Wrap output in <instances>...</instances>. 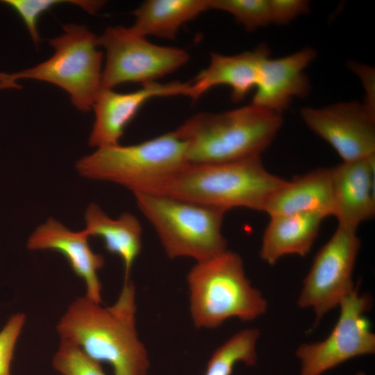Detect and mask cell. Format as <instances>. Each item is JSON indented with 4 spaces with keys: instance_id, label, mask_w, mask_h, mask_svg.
I'll list each match as a JSON object with an SVG mask.
<instances>
[{
    "instance_id": "cell-1",
    "label": "cell",
    "mask_w": 375,
    "mask_h": 375,
    "mask_svg": "<svg viewBox=\"0 0 375 375\" xmlns=\"http://www.w3.org/2000/svg\"><path fill=\"white\" fill-rule=\"evenodd\" d=\"M136 312L135 287L130 279L112 306H102L85 296L75 299L56 330L60 339L97 362L109 364L114 375H147L150 362L136 330Z\"/></svg>"
},
{
    "instance_id": "cell-2",
    "label": "cell",
    "mask_w": 375,
    "mask_h": 375,
    "mask_svg": "<svg viewBox=\"0 0 375 375\" xmlns=\"http://www.w3.org/2000/svg\"><path fill=\"white\" fill-rule=\"evenodd\" d=\"M282 124L281 114L251 103L196 114L174 131L187 144L189 163H222L261 156Z\"/></svg>"
},
{
    "instance_id": "cell-3",
    "label": "cell",
    "mask_w": 375,
    "mask_h": 375,
    "mask_svg": "<svg viewBox=\"0 0 375 375\" xmlns=\"http://www.w3.org/2000/svg\"><path fill=\"white\" fill-rule=\"evenodd\" d=\"M288 181L269 172L260 156L222 162L188 164L160 194L228 211L246 208L262 211Z\"/></svg>"
},
{
    "instance_id": "cell-4",
    "label": "cell",
    "mask_w": 375,
    "mask_h": 375,
    "mask_svg": "<svg viewBox=\"0 0 375 375\" xmlns=\"http://www.w3.org/2000/svg\"><path fill=\"white\" fill-rule=\"evenodd\" d=\"M187 144L174 131L132 145L97 148L79 159L76 169L85 178L113 183L135 194H160L189 164Z\"/></svg>"
},
{
    "instance_id": "cell-5",
    "label": "cell",
    "mask_w": 375,
    "mask_h": 375,
    "mask_svg": "<svg viewBox=\"0 0 375 375\" xmlns=\"http://www.w3.org/2000/svg\"><path fill=\"white\" fill-rule=\"evenodd\" d=\"M190 312L197 328H215L227 319L251 322L267 301L247 278L241 256L231 250L197 262L187 275Z\"/></svg>"
},
{
    "instance_id": "cell-6",
    "label": "cell",
    "mask_w": 375,
    "mask_h": 375,
    "mask_svg": "<svg viewBox=\"0 0 375 375\" xmlns=\"http://www.w3.org/2000/svg\"><path fill=\"white\" fill-rule=\"evenodd\" d=\"M134 196L170 259L186 257L197 262L228 249L222 231L226 211L165 194Z\"/></svg>"
},
{
    "instance_id": "cell-7",
    "label": "cell",
    "mask_w": 375,
    "mask_h": 375,
    "mask_svg": "<svg viewBox=\"0 0 375 375\" xmlns=\"http://www.w3.org/2000/svg\"><path fill=\"white\" fill-rule=\"evenodd\" d=\"M63 30L60 35L48 40L54 49L49 59L18 72H0V90L19 88L18 79L45 81L67 92L78 110H90L101 88L103 53L97 36L84 25L69 24Z\"/></svg>"
},
{
    "instance_id": "cell-8",
    "label": "cell",
    "mask_w": 375,
    "mask_h": 375,
    "mask_svg": "<svg viewBox=\"0 0 375 375\" xmlns=\"http://www.w3.org/2000/svg\"><path fill=\"white\" fill-rule=\"evenodd\" d=\"M106 52L101 88L113 89L124 83L142 85L171 74L190 59L181 48L153 44L122 26H108L97 36Z\"/></svg>"
},
{
    "instance_id": "cell-9",
    "label": "cell",
    "mask_w": 375,
    "mask_h": 375,
    "mask_svg": "<svg viewBox=\"0 0 375 375\" xmlns=\"http://www.w3.org/2000/svg\"><path fill=\"white\" fill-rule=\"evenodd\" d=\"M360 284L338 305L339 317L328 337L296 349L299 375H322L349 360L375 353V334L365 318L373 299L360 292Z\"/></svg>"
},
{
    "instance_id": "cell-10",
    "label": "cell",
    "mask_w": 375,
    "mask_h": 375,
    "mask_svg": "<svg viewBox=\"0 0 375 375\" xmlns=\"http://www.w3.org/2000/svg\"><path fill=\"white\" fill-rule=\"evenodd\" d=\"M360 247L357 230L338 225L315 255L297 299L299 308L313 311L315 324L356 288L353 273Z\"/></svg>"
},
{
    "instance_id": "cell-11",
    "label": "cell",
    "mask_w": 375,
    "mask_h": 375,
    "mask_svg": "<svg viewBox=\"0 0 375 375\" xmlns=\"http://www.w3.org/2000/svg\"><path fill=\"white\" fill-rule=\"evenodd\" d=\"M306 125L326 141L343 161L375 156V111L356 101L340 102L320 108H304Z\"/></svg>"
},
{
    "instance_id": "cell-12",
    "label": "cell",
    "mask_w": 375,
    "mask_h": 375,
    "mask_svg": "<svg viewBox=\"0 0 375 375\" xmlns=\"http://www.w3.org/2000/svg\"><path fill=\"white\" fill-rule=\"evenodd\" d=\"M172 96H185L192 99V82L153 81L125 93L101 88L92 106L95 119L88 144L97 149L119 144L126 126L144 103L154 97Z\"/></svg>"
},
{
    "instance_id": "cell-13",
    "label": "cell",
    "mask_w": 375,
    "mask_h": 375,
    "mask_svg": "<svg viewBox=\"0 0 375 375\" xmlns=\"http://www.w3.org/2000/svg\"><path fill=\"white\" fill-rule=\"evenodd\" d=\"M88 240L83 230L72 231L50 217L31 234L26 247L31 251L51 250L62 254L74 274L84 281L85 296L101 303L102 285L98 272L104 266L105 260L92 250Z\"/></svg>"
},
{
    "instance_id": "cell-14",
    "label": "cell",
    "mask_w": 375,
    "mask_h": 375,
    "mask_svg": "<svg viewBox=\"0 0 375 375\" xmlns=\"http://www.w3.org/2000/svg\"><path fill=\"white\" fill-rule=\"evenodd\" d=\"M316 51L305 47L288 56L263 60L251 103L281 114L294 97H306L310 89L306 68Z\"/></svg>"
},
{
    "instance_id": "cell-15",
    "label": "cell",
    "mask_w": 375,
    "mask_h": 375,
    "mask_svg": "<svg viewBox=\"0 0 375 375\" xmlns=\"http://www.w3.org/2000/svg\"><path fill=\"white\" fill-rule=\"evenodd\" d=\"M332 168L333 215L338 226L357 230L375 215V156Z\"/></svg>"
},
{
    "instance_id": "cell-16",
    "label": "cell",
    "mask_w": 375,
    "mask_h": 375,
    "mask_svg": "<svg viewBox=\"0 0 375 375\" xmlns=\"http://www.w3.org/2000/svg\"><path fill=\"white\" fill-rule=\"evenodd\" d=\"M210 55L208 66L192 81V100L215 86L226 85L231 89L232 101L238 103L256 88L262 63L270 51L266 44H261L251 51L233 56L217 53Z\"/></svg>"
},
{
    "instance_id": "cell-17",
    "label": "cell",
    "mask_w": 375,
    "mask_h": 375,
    "mask_svg": "<svg viewBox=\"0 0 375 375\" xmlns=\"http://www.w3.org/2000/svg\"><path fill=\"white\" fill-rule=\"evenodd\" d=\"M334 192L332 168H318L288 181L267 202L269 216L315 213L333 216Z\"/></svg>"
},
{
    "instance_id": "cell-18",
    "label": "cell",
    "mask_w": 375,
    "mask_h": 375,
    "mask_svg": "<svg viewBox=\"0 0 375 375\" xmlns=\"http://www.w3.org/2000/svg\"><path fill=\"white\" fill-rule=\"evenodd\" d=\"M324 219L315 213L270 216L262 238L260 258L273 265L285 256H306L311 250Z\"/></svg>"
},
{
    "instance_id": "cell-19",
    "label": "cell",
    "mask_w": 375,
    "mask_h": 375,
    "mask_svg": "<svg viewBox=\"0 0 375 375\" xmlns=\"http://www.w3.org/2000/svg\"><path fill=\"white\" fill-rule=\"evenodd\" d=\"M85 227L88 237L101 239L105 249L118 256L122 260L124 280H130V274L142 249V228L138 218L131 213L124 212L112 219L96 203H90L85 213Z\"/></svg>"
},
{
    "instance_id": "cell-20",
    "label": "cell",
    "mask_w": 375,
    "mask_h": 375,
    "mask_svg": "<svg viewBox=\"0 0 375 375\" xmlns=\"http://www.w3.org/2000/svg\"><path fill=\"white\" fill-rule=\"evenodd\" d=\"M210 10V0H147L133 12L135 22L129 28L147 38L172 40L181 26Z\"/></svg>"
},
{
    "instance_id": "cell-21",
    "label": "cell",
    "mask_w": 375,
    "mask_h": 375,
    "mask_svg": "<svg viewBox=\"0 0 375 375\" xmlns=\"http://www.w3.org/2000/svg\"><path fill=\"white\" fill-rule=\"evenodd\" d=\"M260 335L258 328H249L233 335L210 356L204 375H231L240 362L253 366L258 360L257 344Z\"/></svg>"
},
{
    "instance_id": "cell-22",
    "label": "cell",
    "mask_w": 375,
    "mask_h": 375,
    "mask_svg": "<svg viewBox=\"0 0 375 375\" xmlns=\"http://www.w3.org/2000/svg\"><path fill=\"white\" fill-rule=\"evenodd\" d=\"M1 2L11 7L18 13L35 44L40 42L38 29V21L40 16L52 7L59 4L69 3L76 5L90 14H94L104 4L103 1L88 0H3Z\"/></svg>"
},
{
    "instance_id": "cell-23",
    "label": "cell",
    "mask_w": 375,
    "mask_h": 375,
    "mask_svg": "<svg viewBox=\"0 0 375 375\" xmlns=\"http://www.w3.org/2000/svg\"><path fill=\"white\" fill-rule=\"evenodd\" d=\"M210 10L231 14L249 31L272 23L269 0H210Z\"/></svg>"
},
{
    "instance_id": "cell-24",
    "label": "cell",
    "mask_w": 375,
    "mask_h": 375,
    "mask_svg": "<svg viewBox=\"0 0 375 375\" xmlns=\"http://www.w3.org/2000/svg\"><path fill=\"white\" fill-rule=\"evenodd\" d=\"M52 365L61 375H106L101 363L89 357L77 345L62 339L53 356Z\"/></svg>"
},
{
    "instance_id": "cell-25",
    "label": "cell",
    "mask_w": 375,
    "mask_h": 375,
    "mask_svg": "<svg viewBox=\"0 0 375 375\" xmlns=\"http://www.w3.org/2000/svg\"><path fill=\"white\" fill-rule=\"evenodd\" d=\"M26 317L23 312L11 315L0 331V375H10L11 362Z\"/></svg>"
},
{
    "instance_id": "cell-26",
    "label": "cell",
    "mask_w": 375,
    "mask_h": 375,
    "mask_svg": "<svg viewBox=\"0 0 375 375\" xmlns=\"http://www.w3.org/2000/svg\"><path fill=\"white\" fill-rule=\"evenodd\" d=\"M272 23L287 24L310 9L305 0H269Z\"/></svg>"
},
{
    "instance_id": "cell-27",
    "label": "cell",
    "mask_w": 375,
    "mask_h": 375,
    "mask_svg": "<svg viewBox=\"0 0 375 375\" xmlns=\"http://www.w3.org/2000/svg\"><path fill=\"white\" fill-rule=\"evenodd\" d=\"M354 375H367V374L364 372L360 371L357 372L356 374H355Z\"/></svg>"
}]
</instances>
